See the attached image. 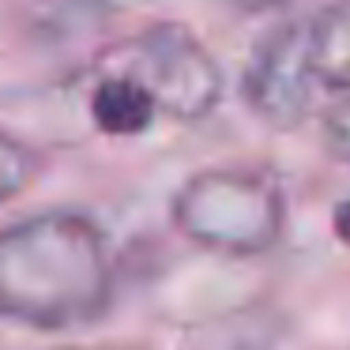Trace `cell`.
<instances>
[{
    "label": "cell",
    "instance_id": "cell-3",
    "mask_svg": "<svg viewBox=\"0 0 350 350\" xmlns=\"http://www.w3.org/2000/svg\"><path fill=\"white\" fill-rule=\"evenodd\" d=\"M113 57L109 72H124L144 83L159 109L174 121H204L226 91L219 61L185 23H151Z\"/></svg>",
    "mask_w": 350,
    "mask_h": 350
},
{
    "label": "cell",
    "instance_id": "cell-9",
    "mask_svg": "<svg viewBox=\"0 0 350 350\" xmlns=\"http://www.w3.org/2000/svg\"><path fill=\"white\" fill-rule=\"evenodd\" d=\"M320 136H324V147L335 154L339 162L350 166V94L324 109V121H320Z\"/></svg>",
    "mask_w": 350,
    "mask_h": 350
},
{
    "label": "cell",
    "instance_id": "cell-10",
    "mask_svg": "<svg viewBox=\"0 0 350 350\" xmlns=\"http://www.w3.org/2000/svg\"><path fill=\"white\" fill-rule=\"evenodd\" d=\"M230 8L245 12V16H264V12H275V8H286L294 0H226Z\"/></svg>",
    "mask_w": 350,
    "mask_h": 350
},
{
    "label": "cell",
    "instance_id": "cell-11",
    "mask_svg": "<svg viewBox=\"0 0 350 350\" xmlns=\"http://www.w3.org/2000/svg\"><path fill=\"white\" fill-rule=\"evenodd\" d=\"M332 222H335V234H339V241L350 245V200H342V204L335 207Z\"/></svg>",
    "mask_w": 350,
    "mask_h": 350
},
{
    "label": "cell",
    "instance_id": "cell-8",
    "mask_svg": "<svg viewBox=\"0 0 350 350\" xmlns=\"http://www.w3.org/2000/svg\"><path fill=\"white\" fill-rule=\"evenodd\" d=\"M42 170L38 147H31L27 139L0 132V204H8L12 196L27 189Z\"/></svg>",
    "mask_w": 350,
    "mask_h": 350
},
{
    "label": "cell",
    "instance_id": "cell-4",
    "mask_svg": "<svg viewBox=\"0 0 350 350\" xmlns=\"http://www.w3.org/2000/svg\"><path fill=\"white\" fill-rule=\"evenodd\" d=\"M317 68L309 53V16L282 19L252 46L241 76L245 106L271 129H297L312 113Z\"/></svg>",
    "mask_w": 350,
    "mask_h": 350
},
{
    "label": "cell",
    "instance_id": "cell-1",
    "mask_svg": "<svg viewBox=\"0 0 350 350\" xmlns=\"http://www.w3.org/2000/svg\"><path fill=\"white\" fill-rule=\"evenodd\" d=\"M113 301V256L102 226L46 211L0 230V320L64 332L98 320Z\"/></svg>",
    "mask_w": 350,
    "mask_h": 350
},
{
    "label": "cell",
    "instance_id": "cell-5",
    "mask_svg": "<svg viewBox=\"0 0 350 350\" xmlns=\"http://www.w3.org/2000/svg\"><path fill=\"white\" fill-rule=\"evenodd\" d=\"M159 113L162 109L151 91L124 72H106L91 91V121L106 136H139L151 129Z\"/></svg>",
    "mask_w": 350,
    "mask_h": 350
},
{
    "label": "cell",
    "instance_id": "cell-7",
    "mask_svg": "<svg viewBox=\"0 0 350 350\" xmlns=\"http://www.w3.org/2000/svg\"><path fill=\"white\" fill-rule=\"evenodd\" d=\"M275 320L260 312H234L189 335L181 350H271Z\"/></svg>",
    "mask_w": 350,
    "mask_h": 350
},
{
    "label": "cell",
    "instance_id": "cell-2",
    "mask_svg": "<svg viewBox=\"0 0 350 350\" xmlns=\"http://www.w3.org/2000/svg\"><path fill=\"white\" fill-rule=\"evenodd\" d=\"M170 219L189 241L222 256H264L286 234V192L271 170L211 166L174 192Z\"/></svg>",
    "mask_w": 350,
    "mask_h": 350
},
{
    "label": "cell",
    "instance_id": "cell-6",
    "mask_svg": "<svg viewBox=\"0 0 350 350\" xmlns=\"http://www.w3.org/2000/svg\"><path fill=\"white\" fill-rule=\"evenodd\" d=\"M309 53L320 87L350 91V0H332L309 16Z\"/></svg>",
    "mask_w": 350,
    "mask_h": 350
}]
</instances>
